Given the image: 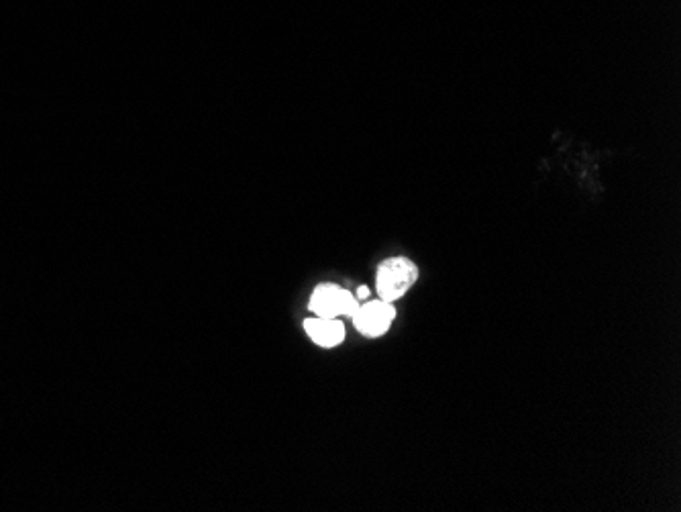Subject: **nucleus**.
<instances>
[{
    "instance_id": "nucleus-3",
    "label": "nucleus",
    "mask_w": 681,
    "mask_h": 512,
    "mask_svg": "<svg viewBox=\"0 0 681 512\" xmlns=\"http://www.w3.org/2000/svg\"><path fill=\"white\" fill-rule=\"evenodd\" d=\"M355 329L368 339H378L386 335L396 319V306L388 300H368L363 306L359 304L357 313L351 317Z\"/></svg>"
},
{
    "instance_id": "nucleus-5",
    "label": "nucleus",
    "mask_w": 681,
    "mask_h": 512,
    "mask_svg": "<svg viewBox=\"0 0 681 512\" xmlns=\"http://www.w3.org/2000/svg\"><path fill=\"white\" fill-rule=\"evenodd\" d=\"M370 288L368 286H361V288H357V292H355V298L357 300H368L370 298Z\"/></svg>"
},
{
    "instance_id": "nucleus-1",
    "label": "nucleus",
    "mask_w": 681,
    "mask_h": 512,
    "mask_svg": "<svg viewBox=\"0 0 681 512\" xmlns=\"http://www.w3.org/2000/svg\"><path fill=\"white\" fill-rule=\"evenodd\" d=\"M418 280V266L408 258H390L378 266L376 292L382 300H400Z\"/></svg>"
},
{
    "instance_id": "nucleus-4",
    "label": "nucleus",
    "mask_w": 681,
    "mask_h": 512,
    "mask_svg": "<svg viewBox=\"0 0 681 512\" xmlns=\"http://www.w3.org/2000/svg\"><path fill=\"white\" fill-rule=\"evenodd\" d=\"M304 331L314 343L325 349H333L345 341V325L339 319H323V317L306 319Z\"/></svg>"
},
{
    "instance_id": "nucleus-2",
    "label": "nucleus",
    "mask_w": 681,
    "mask_h": 512,
    "mask_svg": "<svg viewBox=\"0 0 681 512\" xmlns=\"http://www.w3.org/2000/svg\"><path fill=\"white\" fill-rule=\"evenodd\" d=\"M310 311L323 319H339V317H353L359 309V300L353 292L341 288L339 284L325 282L314 288L310 296Z\"/></svg>"
}]
</instances>
